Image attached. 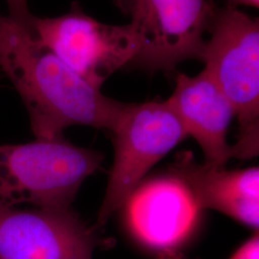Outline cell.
Instances as JSON below:
<instances>
[{
  "label": "cell",
  "mask_w": 259,
  "mask_h": 259,
  "mask_svg": "<svg viewBox=\"0 0 259 259\" xmlns=\"http://www.w3.org/2000/svg\"><path fill=\"white\" fill-rule=\"evenodd\" d=\"M122 208L134 238L158 253L179 251L193 235L203 210L174 173L140 183Z\"/></svg>",
  "instance_id": "cell-7"
},
{
  "label": "cell",
  "mask_w": 259,
  "mask_h": 259,
  "mask_svg": "<svg viewBox=\"0 0 259 259\" xmlns=\"http://www.w3.org/2000/svg\"><path fill=\"white\" fill-rule=\"evenodd\" d=\"M6 2L10 18L31 33V24L34 16L29 11L27 0H6Z\"/></svg>",
  "instance_id": "cell-11"
},
{
  "label": "cell",
  "mask_w": 259,
  "mask_h": 259,
  "mask_svg": "<svg viewBox=\"0 0 259 259\" xmlns=\"http://www.w3.org/2000/svg\"><path fill=\"white\" fill-rule=\"evenodd\" d=\"M231 4L233 5H244L249 6L252 8H258L259 0H228Z\"/></svg>",
  "instance_id": "cell-13"
},
{
  "label": "cell",
  "mask_w": 259,
  "mask_h": 259,
  "mask_svg": "<svg viewBox=\"0 0 259 259\" xmlns=\"http://www.w3.org/2000/svg\"><path fill=\"white\" fill-rule=\"evenodd\" d=\"M0 70L19 94L37 139H64L65 129L112 131L127 103L103 94L9 16L0 14Z\"/></svg>",
  "instance_id": "cell-1"
},
{
  "label": "cell",
  "mask_w": 259,
  "mask_h": 259,
  "mask_svg": "<svg viewBox=\"0 0 259 259\" xmlns=\"http://www.w3.org/2000/svg\"><path fill=\"white\" fill-rule=\"evenodd\" d=\"M31 34L93 85L101 89L113 72L134 64L139 44L132 26L111 25L78 6L55 18L34 16Z\"/></svg>",
  "instance_id": "cell-5"
},
{
  "label": "cell",
  "mask_w": 259,
  "mask_h": 259,
  "mask_svg": "<svg viewBox=\"0 0 259 259\" xmlns=\"http://www.w3.org/2000/svg\"><path fill=\"white\" fill-rule=\"evenodd\" d=\"M230 259H259L258 233L241 245Z\"/></svg>",
  "instance_id": "cell-12"
},
{
  "label": "cell",
  "mask_w": 259,
  "mask_h": 259,
  "mask_svg": "<svg viewBox=\"0 0 259 259\" xmlns=\"http://www.w3.org/2000/svg\"><path fill=\"white\" fill-rule=\"evenodd\" d=\"M102 160L101 153L65 139L0 145V207H70Z\"/></svg>",
  "instance_id": "cell-3"
},
{
  "label": "cell",
  "mask_w": 259,
  "mask_h": 259,
  "mask_svg": "<svg viewBox=\"0 0 259 259\" xmlns=\"http://www.w3.org/2000/svg\"><path fill=\"white\" fill-rule=\"evenodd\" d=\"M200 61L232 104L239 124L233 157L259 151V22L230 6L214 8Z\"/></svg>",
  "instance_id": "cell-2"
},
{
  "label": "cell",
  "mask_w": 259,
  "mask_h": 259,
  "mask_svg": "<svg viewBox=\"0 0 259 259\" xmlns=\"http://www.w3.org/2000/svg\"><path fill=\"white\" fill-rule=\"evenodd\" d=\"M187 137L198 142L204 163L223 168L233 157L228 130L234 110L210 73L204 68L195 76L178 73L176 85L167 99Z\"/></svg>",
  "instance_id": "cell-9"
},
{
  "label": "cell",
  "mask_w": 259,
  "mask_h": 259,
  "mask_svg": "<svg viewBox=\"0 0 259 259\" xmlns=\"http://www.w3.org/2000/svg\"><path fill=\"white\" fill-rule=\"evenodd\" d=\"M0 259H9V258H3V257H0Z\"/></svg>",
  "instance_id": "cell-15"
},
{
  "label": "cell",
  "mask_w": 259,
  "mask_h": 259,
  "mask_svg": "<svg viewBox=\"0 0 259 259\" xmlns=\"http://www.w3.org/2000/svg\"><path fill=\"white\" fill-rule=\"evenodd\" d=\"M157 259H188L180 253L179 251H169V252H161L158 253Z\"/></svg>",
  "instance_id": "cell-14"
},
{
  "label": "cell",
  "mask_w": 259,
  "mask_h": 259,
  "mask_svg": "<svg viewBox=\"0 0 259 259\" xmlns=\"http://www.w3.org/2000/svg\"><path fill=\"white\" fill-rule=\"evenodd\" d=\"M139 44L135 65L170 71L200 60L214 8L207 0H116Z\"/></svg>",
  "instance_id": "cell-6"
},
{
  "label": "cell",
  "mask_w": 259,
  "mask_h": 259,
  "mask_svg": "<svg viewBox=\"0 0 259 259\" xmlns=\"http://www.w3.org/2000/svg\"><path fill=\"white\" fill-rule=\"evenodd\" d=\"M172 173L185 182L202 209H214L248 227L258 228V167L227 170L197 163L185 154Z\"/></svg>",
  "instance_id": "cell-10"
},
{
  "label": "cell",
  "mask_w": 259,
  "mask_h": 259,
  "mask_svg": "<svg viewBox=\"0 0 259 259\" xmlns=\"http://www.w3.org/2000/svg\"><path fill=\"white\" fill-rule=\"evenodd\" d=\"M111 133L114 159L98 212V228L122 208L149 170L187 138L167 100L127 103Z\"/></svg>",
  "instance_id": "cell-4"
},
{
  "label": "cell",
  "mask_w": 259,
  "mask_h": 259,
  "mask_svg": "<svg viewBox=\"0 0 259 259\" xmlns=\"http://www.w3.org/2000/svg\"><path fill=\"white\" fill-rule=\"evenodd\" d=\"M94 232L71 207H0V257L93 259Z\"/></svg>",
  "instance_id": "cell-8"
}]
</instances>
